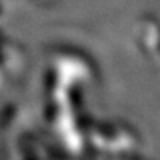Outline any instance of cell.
<instances>
[{"label":"cell","mask_w":160,"mask_h":160,"mask_svg":"<svg viewBox=\"0 0 160 160\" xmlns=\"http://www.w3.org/2000/svg\"><path fill=\"white\" fill-rule=\"evenodd\" d=\"M135 33L141 51L160 67V21L154 17L141 18Z\"/></svg>","instance_id":"1"},{"label":"cell","mask_w":160,"mask_h":160,"mask_svg":"<svg viewBox=\"0 0 160 160\" xmlns=\"http://www.w3.org/2000/svg\"><path fill=\"white\" fill-rule=\"evenodd\" d=\"M42 3H52V2H55V0H39Z\"/></svg>","instance_id":"2"}]
</instances>
